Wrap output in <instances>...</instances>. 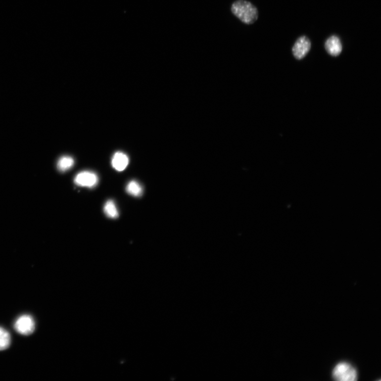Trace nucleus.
I'll return each mask as SVG.
<instances>
[{"instance_id":"obj_5","label":"nucleus","mask_w":381,"mask_h":381,"mask_svg":"<svg viewBox=\"0 0 381 381\" xmlns=\"http://www.w3.org/2000/svg\"><path fill=\"white\" fill-rule=\"evenodd\" d=\"M74 182L78 186L93 187L98 184V177L92 172L83 171L75 176Z\"/></svg>"},{"instance_id":"obj_6","label":"nucleus","mask_w":381,"mask_h":381,"mask_svg":"<svg viewBox=\"0 0 381 381\" xmlns=\"http://www.w3.org/2000/svg\"><path fill=\"white\" fill-rule=\"evenodd\" d=\"M324 49L331 57H339L343 51V44L340 38L335 35L330 36L324 42Z\"/></svg>"},{"instance_id":"obj_10","label":"nucleus","mask_w":381,"mask_h":381,"mask_svg":"<svg viewBox=\"0 0 381 381\" xmlns=\"http://www.w3.org/2000/svg\"><path fill=\"white\" fill-rule=\"evenodd\" d=\"M104 211L107 216L110 218L115 219L118 217V211L113 200L107 202L104 207Z\"/></svg>"},{"instance_id":"obj_9","label":"nucleus","mask_w":381,"mask_h":381,"mask_svg":"<svg viewBox=\"0 0 381 381\" xmlns=\"http://www.w3.org/2000/svg\"><path fill=\"white\" fill-rule=\"evenodd\" d=\"M126 190L128 194L136 197L141 196L143 193L142 186L135 181H132L128 184Z\"/></svg>"},{"instance_id":"obj_1","label":"nucleus","mask_w":381,"mask_h":381,"mask_svg":"<svg viewBox=\"0 0 381 381\" xmlns=\"http://www.w3.org/2000/svg\"><path fill=\"white\" fill-rule=\"evenodd\" d=\"M231 12L244 24L253 25L259 19V11L248 0H236L230 8Z\"/></svg>"},{"instance_id":"obj_8","label":"nucleus","mask_w":381,"mask_h":381,"mask_svg":"<svg viewBox=\"0 0 381 381\" xmlns=\"http://www.w3.org/2000/svg\"><path fill=\"white\" fill-rule=\"evenodd\" d=\"M74 164V160L70 156H63L58 163V169L61 172H65L71 169Z\"/></svg>"},{"instance_id":"obj_7","label":"nucleus","mask_w":381,"mask_h":381,"mask_svg":"<svg viewBox=\"0 0 381 381\" xmlns=\"http://www.w3.org/2000/svg\"><path fill=\"white\" fill-rule=\"evenodd\" d=\"M129 160L128 156L124 153L117 152L112 159V165L119 172L125 170L128 165Z\"/></svg>"},{"instance_id":"obj_2","label":"nucleus","mask_w":381,"mask_h":381,"mask_svg":"<svg viewBox=\"0 0 381 381\" xmlns=\"http://www.w3.org/2000/svg\"><path fill=\"white\" fill-rule=\"evenodd\" d=\"M335 379L340 381H354L357 375L355 369L350 364L342 362L335 366L332 372Z\"/></svg>"},{"instance_id":"obj_11","label":"nucleus","mask_w":381,"mask_h":381,"mask_svg":"<svg viewBox=\"0 0 381 381\" xmlns=\"http://www.w3.org/2000/svg\"><path fill=\"white\" fill-rule=\"evenodd\" d=\"M11 343L9 333L5 329L0 327V351H4L8 348Z\"/></svg>"},{"instance_id":"obj_4","label":"nucleus","mask_w":381,"mask_h":381,"mask_svg":"<svg viewBox=\"0 0 381 381\" xmlns=\"http://www.w3.org/2000/svg\"><path fill=\"white\" fill-rule=\"evenodd\" d=\"M34 320L29 315H23L19 317L15 324V328L19 334L29 335L35 330Z\"/></svg>"},{"instance_id":"obj_3","label":"nucleus","mask_w":381,"mask_h":381,"mask_svg":"<svg viewBox=\"0 0 381 381\" xmlns=\"http://www.w3.org/2000/svg\"><path fill=\"white\" fill-rule=\"evenodd\" d=\"M311 49L310 39L306 36H302L294 43L292 51L294 57L298 60H301L306 57Z\"/></svg>"}]
</instances>
